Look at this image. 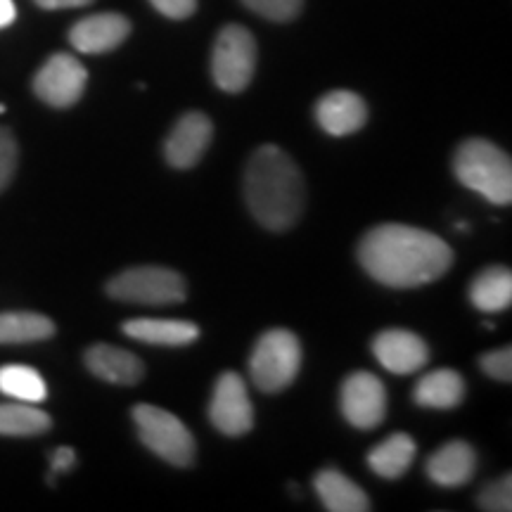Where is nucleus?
Returning <instances> with one entry per match:
<instances>
[{
	"instance_id": "15",
	"label": "nucleus",
	"mask_w": 512,
	"mask_h": 512,
	"mask_svg": "<svg viewBox=\"0 0 512 512\" xmlns=\"http://www.w3.org/2000/svg\"><path fill=\"white\" fill-rule=\"evenodd\" d=\"M83 361L95 377L110 384H121V387H131L145 377L143 361L131 351L112 347V344H93Z\"/></svg>"
},
{
	"instance_id": "28",
	"label": "nucleus",
	"mask_w": 512,
	"mask_h": 512,
	"mask_svg": "<svg viewBox=\"0 0 512 512\" xmlns=\"http://www.w3.org/2000/svg\"><path fill=\"white\" fill-rule=\"evenodd\" d=\"M479 366L489 377H494L498 382H510L512 380V349H494L489 354L479 358Z\"/></svg>"
},
{
	"instance_id": "3",
	"label": "nucleus",
	"mask_w": 512,
	"mask_h": 512,
	"mask_svg": "<svg viewBox=\"0 0 512 512\" xmlns=\"http://www.w3.org/2000/svg\"><path fill=\"white\" fill-rule=\"evenodd\" d=\"M453 171L465 188L475 190L484 200L498 207L512 202V162L501 147L484 138L460 143L453 157Z\"/></svg>"
},
{
	"instance_id": "18",
	"label": "nucleus",
	"mask_w": 512,
	"mask_h": 512,
	"mask_svg": "<svg viewBox=\"0 0 512 512\" xmlns=\"http://www.w3.org/2000/svg\"><path fill=\"white\" fill-rule=\"evenodd\" d=\"M313 486L325 510L330 512H368L373 508L366 491L339 470H320Z\"/></svg>"
},
{
	"instance_id": "13",
	"label": "nucleus",
	"mask_w": 512,
	"mask_h": 512,
	"mask_svg": "<svg viewBox=\"0 0 512 512\" xmlns=\"http://www.w3.org/2000/svg\"><path fill=\"white\" fill-rule=\"evenodd\" d=\"M131 34V22L117 12H100L81 22H76L69 31V43L86 55H102L119 48Z\"/></svg>"
},
{
	"instance_id": "21",
	"label": "nucleus",
	"mask_w": 512,
	"mask_h": 512,
	"mask_svg": "<svg viewBox=\"0 0 512 512\" xmlns=\"http://www.w3.org/2000/svg\"><path fill=\"white\" fill-rule=\"evenodd\" d=\"M470 299L479 311L498 313L512 304V273L505 266L486 268L472 280Z\"/></svg>"
},
{
	"instance_id": "12",
	"label": "nucleus",
	"mask_w": 512,
	"mask_h": 512,
	"mask_svg": "<svg viewBox=\"0 0 512 512\" xmlns=\"http://www.w3.org/2000/svg\"><path fill=\"white\" fill-rule=\"evenodd\" d=\"M373 354L384 370L394 375L418 373L430 361L425 339L411 330H382L373 339Z\"/></svg>"
},
{
	"instance_id": "22",
	"label": "nucleus",
	"mask_w": 512,
	"mask_h": 512,
	"mask_svg": "<svg viewBox=\"0 0 512 512\" xmlns=\"http://www.w3.org/2000/svg\"><path fill=\"white\" fill-rule=\"evenodd\" d=\"M55 335V323L43 313H0V344H34Z\"/></svg>"
},
{
	"instance_id": "7",
	"label": "nucleus",
	"mask_w": 512,
	"mask_h": 512,
	"mask_svg": "<svg viewBox=\"0 0 512 512\" xmlns=\"http://www.w3.org/2000/svg\"><path fill=\"white\" fill-rule=\"evenodd\" d=\"M256 69V41L245 27L228 24L216 36L211 53L214 83L226 93H242L252 83Z\"/></svg>"
},
{
	"instance_id": "20",
	"label": "nucleus",
	"mask_w": 512,
	"mask_h": 512,
	"mask_svg": "<svg viewBox=\"0 0 512 512\" xmlns=\"http://www.w3.org/2000/svg\"><path fill=\"white\" fill-rule=\"evenodd\" d=\"M415 460V441L408 434H392L377 444L368 453V465L377 477L382 479H399L408 472V467Z\"/></svg>"
},
{
	"instance_id": "1",
	"label": "nucleus",
	"mask_w": 512,
	"mask_h": 512,
	"mask_svg": "<svg viewBox=\"0 0 512 512\" xmlns=\"http://www.w3.org/2000/svg\"><path fill=\"white\" fill-rule=\"evenodd\" d=\"M358 261L377 283L408 290L446 275L453 264V249L430 230L384 223L363 235Z\"/></svg>"
},
{
	"instance_id": "9",
	"label": "nucleus",
	"mask_w": 512,
	"mask_h": 512,
	"mask_svg": "<svg viewBox=\"0 0 512 512\" xmlns=\"http://www.w3.org/2000/svg\"><path fill=\"white\" fill-rule=\"evenodd\" d=\"M339 406L351 427L373 430L382 425L384 415H387V389L377 375L368 370H356L342 384Z\"/></svg>"
},
{
	"instance_id": "30",
	"label": "nucleus",
	"mask_w": 512,
	"mask_h": 512,
	"mask_svg": "<svg viewBox=\"0 0 512 512\" xmlns=\"http://www.w3.org/2000/svg\"><path fill=\"white\" fill-rule=\"evenodd\" d=\"M74 463H76V456H74L72 448H69V446L57 448V451L53 453V463H50V465H53V475L48 477L50 482H53L57 472H69V470H72Z\"/></svg>"
},
{
	"instance_id": "26",
	"label": "nucleus",
	"mask_w": 512,
	"mask_h": 512,
	"mask_svg": "<svg viewBox=\"0 0 512 512\" xmlns=\"http://www.w3.org/2000/svg\"><path fill=\"white\" fill-rule=\"evenodd\" d=\"M479 508L486 512H510L512 510V477L505 475L489 486H484L479 494Z\"/></svg>"
},
{
	"instance_id": "29",
	"label": "nucleus",
	"mask_w": 512,
	"mask_h": 512,
	"mask_svg": "<svg viewBox=\"0 0 512 512\" xmlns=\"http://www.w3.org/2000/svg\"><path fill=\"white\" fill-rule=\"evenodd\" d=\"M150 3L169 19H185L197 10V0H150Z\"/></svg>"
},
{
	"instance_id": "11",
	"label": "nucleus",
	"mask_w": 512,
	"mask_h": 512,
	"mask_svg": "<svg viewBox=\"0 0 512 512\" xmlns=\"http://www.w3.org/2000/svg\"><path fill=\"white\" fill-rule=\"evenodd\" d=\"M211 138H214V124H211L207 114L188 112L176 121V126L166 136V162L174 169H192L195 164H200Z\"/></svg>"
},
{
	"instance_id": "6",
	"label": "nucleus",
	"mask_w": 512,
	"mask_h": 512,
	"mask_svg": "<svg viewBox=\"0 0 512 512\" xmlns=\"http://www.w3.org/2000/svg\"><path fill=\"white\" fill-rule=\"evenodd\" d=\"M107 294L117 302L140 306H169L185 302L181 273L164 266H138L121 271L107 283Z\"/></svg>"
},
{
	"instance_id": "23",
	"label": "nucleus",
	"mask_w": 512,
	"mask_h": 512,
	"mask_svg": "<svg viewBox=\"0 0 512 512\" xmlns=\"http://www.w3.org/2000/svg\"><path fill=\"white\" fill-rule=\"evenodd\" d=\"M50 425V415L36 408V403H0V437H38Z\"/></svg>"
},
{
	"instance_id": "31",
	"label": "nucleus",
	"mask_w": 512,
	"mask_h": 512,
	"mask_svg": "<svg viewBox=\"0 0 512 512\" xmlns=\"http://www.w3.org/2000/svg\"><path fill=\"white\" fill-rule=\"evenodd\" d=\"M34 3L43 10H69V8H83V5H91L93 0H34Z\"/></svg>"
},
{
	"instance_id": "8",
	"label": "nucleus",
	"mask_w": 512,
	"mask_h": 512,
	"mask_svg": "<svg viewBox=\"0 0 512 512\" xmlns=\"http://www.w3.org/2000/svg\"><path fill=\"white\" fill-rule=\"evenodd\" d=\"M88 72L74 55L57 53L43 62L34 76V93L57 110H67L81 100L86 91Z\"/></svg>"
},
{
	"instance_id": "17",
	"label": "nucleus",
	"mask_w": 512,
	"mask_h": 512,
	"mask_svg": "<svg viewBox=\"0 0 512 512\" xmlns=\"http://www.w3.org/2000/svg\"><path fill=\"white\" fill-rule=\"evenodd\" d=\"M121 330L136 342L155 344V347H188L200 337V328L190 320L133 318L126 320Z\"/></svg>"
},
{
	"instance_id": "2",
	"label": "nucleus",
	"mask_w": 512,
	"mask_h": 512,
	"mask_svg": "<svg viewBox=\"0 0 512 512\" xmlns=\"http://www.w3.org/2000/svg\"><path fill=\"white\" fill-rule=\"evenodd\" d=\"M245 200L252 216L268 230H287L302 219L306 185L285 150L261 145L245 169Z\"/></svg>"
},
{
	"instance_id": "25",
	"label": "nucleus",
	"mask_w": 512,
	"mask_h": 512,
	"mask_svg": "<svg viewBox=\"0 0 512 512\" xmlns=\"http://www.w3.org/2000/svg\"><path fill=\"white\" fill-rule=\"evenodd\" d=\"M242 3L271 22H292L304 8V0H242Z\"/></svg>"
},
{
	"instance_id": "27",
	"label": "nucleus",
	"mask_w": 512,
	"mask_h": 512,
	"mask_svg": "<svg viewBox=\"0 0 512 512\" xmlns=\"http://www.w3.org/2000/svg\"><path fill=\"white\" fill-rule=\"evenodd\" d=\"M17 159H19V150H17V140L8 128L0 126V192L8 188L12 176L17 171Z\"/></svg>"
},
{
	"instance_id": "19",
	"label": "nucleus",
	"mask_w": 512,
	"mask_h": 512,
	"mask_svg": "<svg viewBox=\"0 0 512 512\" xmlns=\"http://www.w3.org/2000/svg\"><path fill=\"white\" fill-rule=\"evenodd\" d=\"M413 399L422 408H437V411H451L458 408L465 399V380L458 370L439 368L422 375L415 384Z\"/></svg>"
},
{
	"instance_id": "24",
	"label": "nucleus",
	"mask_w": 512,
	"mask_h": 512,
	"mask_svg": "<svg viewBox=\"0 0 512 512\" xmlns=\"http://www.w3.org/2000/svg\"><path fill=\"white\" fill-rule=\"evenodd\" d=\"M0 392L24 403H41L48 399L46 380L29 366L0 368Z\"/></svg>"
},
{
	"instance_id": "32",
	"label": "nucleus",
	"mask_w": 512,
	"mask_h": 512,
	"mask_svg": "<svg viewBox=\"0 0 512 512\" xmlns=\"http://www.w3.org/2000/svg\"><path fill=\"white\" fill-rule=\"evenodd\" d=\"M17 17V8L12 0H0V29L10 27Z\"/></svg>"
},
{
	"instance_id": "5",
	"label": "nucleus",
	"mask_w": 512,
	"mask_h": 512,
	"mask_svg": "<svg viewBox=\"0 0 512 512\" xmlns=\"http://www.w3.org/2000/svg\"><path fill=\"white\" fill-rule=\"evenodd\" d=\"M133 422L138 427L140 441L155 456L176 467H190L195 463V437L174 413L159 406H150V403H138L133 408Z\"/></svg>"
},
{
	"instance_id": "4",
	"label": "nucleus",
	"mask_w": 512,
	"mask_h": 512,
	"mask_svg": "<svg viewBox=\"0 0 512 512\" xmlns=\"http://www.w3.org/2000/svg\"><path fill=\"white\" fill-rule=\"evenodd\" d=\"M302 366V344L294 332L275 328L259 337L249 358V375L256 389L278 394L297 380Z\"/></svg>"
},
{
	"instance_id": "33",
	"label": "nucleus",
	"mask_w": 512,
	"mask_h": 512,
	"mask_svg": "<svg viewBox=\"0 0 512 512\" xmlns=\"http://www.w3.org/2000/svg\"><path fill=\"white\" fill-rule=\"evenodd\" d=\"M0 114H5V105H0Z\"/></svg>"
},
{
	"instance_id": "16",
	"label": "nucleus",
	"mask_w": 512,
	"mask_h": 512,
	"mask_svg": "<svg viewBox=\"0 0 512 512\" xmlns=\"http://www.w3.org/2000/svg\"><path fill=\"white\" fill-rule=\"evenodd\" d=\"M477 470V453L467 441H448L427 460V477L434 484L456 489L472 479Z\"/></svg>"
},
{
	"instance_id": "10",
	"label": "nucleus",
	"mask_w": 512,
	"mask_h": 512,
	"mask_svg": "<svg viewBox=\"0 0 512 512\" xmlns=\"http://www.w3.org/2000/svg\"><path fill=\"white\" fill-rule=\"evenodd\" d=\"M209 420L226 437H242L252 430L254 408L242 375L228 370L216 380L209 403Z\"/></svg>"
},
{
	"instance_id": "14",
	"label": "nucleus",
	"mask_w": 512,
	"mask_h": 512,
	"mask_svg": "<svg viewBox=\"0 0 512 512\" xmlns=\"http://www.w3.org/2000/svg\"><path fill=\"white\" fill-rule=\"evenodd\" d=\"M316 121L330 136H351L368 121V105L361 95L351 91H332L318 100Z\"/></svg>"
}]
</instances>
